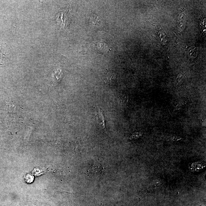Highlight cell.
<instances>
[{
  "label": "cell",
  "mask_w": 206,
  "mask_h": 206,
  "mask_svg": "<svg viewBox=\"0 0 206 206\" xmlns=\"http://www.w3.org/2000/svg\"><path fill=\"white\" fill-rule=\"evenodd\" d=\"M96 116L97 120L100 126L101 127L104 132L106 133V126H105V119L104 112L99 107H97L96 111Z\"/></svg>",
  "instance_id": "6da1fadb"
},
{
  "label": "cell",
  "mask_w": 206,
  "mask_h": 206,
  "mask_svg": "<svg viewBox=\"0 0 206 206\" xmlns=\"http://www.w3.org/2000/svg\"><path fill=\"white\" fill-rule=\"evenodd\" d=\"M89 172L95 175H103L104 172V168L103 165L99 162H97L89 170Z\"/></svg>",
  "instance_id": "7a4b0ae2"
},
{
  "label": "cell",
  "mask_w": 206,
  "mask_h": 206,
  "mask_svg": "<svg viewBox=\"0 0 206 206\" xmlns=\"http://www.w3.org/2000/svg\"><path fill=\"white\" fill-rule=\"evenodd\" d=\"M164 32L162 29H158V41L163 45H165L167 41V39L166 38V34Z\"/></svg>",
  "instance_id": "3957f363"
},
{
  "label": "cell",
  "mask_w": 206,
  "mask_h": 206,
  "mask_svg": "<svg viewBox=\"0 0 206 206\" xmlns=\"http://www.w3.org/2000/svg\"><path fill=\"white\" fill-rule=\"evenodd\" d=\"M105 79L108 82L109 80L110 82H112V80L115 79V75L113 72H108L105 76Z\"/></svg>",
  "instance_id": "277c9868"
},
{
  "label": "cell",
  "mask_w": 206,
  "mask_h": 206,
  "mask_svg": "<svg viewBox=\"0 0 206 206\" xmlns=\"http://www.w3.org/2000/svg\"><path fill=\"white\" fill-rule=\"evenodd\" d=\"M34 177L31 175H28L26 176L25 177V179L26 181H27V183H31L33 182V180Z\"/></svg>",
  "instance_id": "5b68a950"
},
{
  "label": "cell",
  "mask_w": 206,
  "mask_h": 206,
  "mask_svg": "<svg viewBox=\"0 0 206 206\" xmlns=\"http://www.w3.org/2000/svg\"><path fill=\"white\" fill-rule=\"evenodd\" d=\"M140 136L141 134L139 133H136L134 134L131 136V139H132V138H138V137Z\"/></svg>",
  "instance_id": "8992f818"
},
{
  "label": "cell",
  "mask_w": 206,
  "mask_h": 206,
  "mask_svg": "<svg viewBox=\"0 0 206 206\" xmlns=\"http://www.w3.org/2000/svg\"><path fill=\"white\" fill-rule=\"evenodd\" d=\"M197 206H205L203 204H199Z\"/></svg>",
  "instance_id": "52a82bcc"
}]
</instances>
